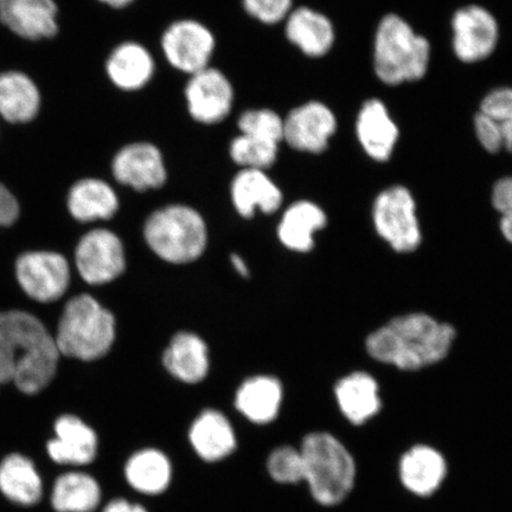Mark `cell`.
<instances>
[{"label":"cell","mask_w":512,"mask_h":512,"mask_svg":"<svg viewBox=\"0 0 512 512\" xmlns=\"http://www.w3.org/2000/svg\"><path fill=\"white\" fill-rule=\"evenodd\" d=\"M60 351L40 319L24 311L0 312V384L27 395L46 389L57 373Z\"/></svg>","instance_id":"obj_1"},{"label":"cell","mask_w":512,"mask_h":512,"mask_svg":"<svg viewBox=\"0 0 512 512\" xmlns=\"http://www.w3.org/2000/svg\"><path fill=\"white\" fill-rule=\"evenodd\" d=\"M457 330L426 312L394 317L366 339L376 362L403 371H419L444 361L456 342Z\"/></svg>","instance_id":"obj_2"},{"label":"cell","mask_w":512,"mask_h":512,"mask_svg":"<svg viewBox=\"0 0 512 512\" xmlns=\"http://www.w3.org/2000/svg\"><path fill=\"white\" fill-rule=\"evenodd\" d=\"M304 462V483L315 501L335 507L355 488L357 466L341 440L328 432L307 434L299 447Z\"/></svg>","instance_id":"obj_3"},{"label":"cell","mask_w":512,"mask_h":512,"mask_svg":"<svg viewBox=\"0 0 512 512\" xmlns=\"http://www.w3.org/2000/svg\"><path fill=\"white\" fill-rule=\"evenodd\" d=\"M431 46L398 15L382 18L376 30L374 69L383 83L398 86L418 81L430 66Z\"/></svg>","instance_id":"obj_4"},{"label":"cell","mask_w":512,"mask_h":512,"mask_svg":"<svg viewBox=\"0 0 512 512\" xmlns=\"http://www.w3.org/2000/svg\"><path fill=\"white\" fill-rule=\"evenodd\" d=\"M55 341L63 356L99 360L115 341V318L98 300L80 294L64 306Z\"/></svg>","instance_id":"obj_5"},{"label":"cell","mask_w":512,"mask_h":512,"mask_svg":"<svg viewBox=\"0 0 512 512\" xmlns=\"http://www.w3.org/2000/svg\"><path fill=\"white\" fill-rule=\"evenodd\" d=\"M144 236L151 251L170 264H189L207 247L206 222L194 208L171 204L145 222Z\"/></svg>","instance_id":"obj_6"},{"label":"cell","mask_w":512,"mask_h":512,"mask_svg":"<svg viewBox=\"0 0 512 512\" xmlns=\"http://www.w3.org/2000/svg\"><path fill=\"white\" fill-rule=\"evenodd\" d=\"M371 217L375 232L395 253L418 251L422 232L411 190L393 185L381 191L375 198Z\"/></svg>","instance_id":"obj_7"},{"label":"cell","mask_w":512,"mask_h":512,"mask_svg":"<svg viewBox=\"0 0 512 512\" xmlns=\"http://www.w3.org/2000/svg\"><path fill=\"white\" fill-rule=\"evenodd\" d=\"M160 43L170 66L189 75L209 67L216 48L213 31L195 19L170 24Z\"/></svg>","instance_id":"obj_8"},{"label":"cell","mask_w":512,"mask_h":512,"mask_svg":"<svg viewBox=\"0 0 512 512\" xmlns=\"http://www.w3.org/2000/svg\"><path fill=\"white\" fill-rule=\"evenodd\" d=\"M16 278L28 297L38 303L56 302L70 284V268L63 255L36 251L24 253L16 262Z\"/></svg>","instance_id":"obj_9"},{"label":"cell","mask_w":512,"mask_h":512,"mask_svg":"<svg viewBox=\"0 0 512 512\" xmlns=\"http://www.w3.org/2000/svg\"><path fill=\"white\" fill-rule=\"evenodd\" d=\"M75 264L86 283H111L119 278L126 268L123 242L111 230H91L82 236L76 247Z\"/></svg>","instance_id":"obj_10"},{"label":"cell","mask_w":512,"mask_h":512,"mask_svg":"<svg viewBox=\"0 0 512 512\" xmlns=\"http://www.w3.org/2000/svg\"><path fill=\"white\" fill-rule=\"evenodd\" d=\"M184 95L192 119L203 125L222 123L234 106L232 82L210 66L190 75Z\"/></svg>","instance_id":"obj_11"},{"label":"cell","mask_w":512,"mask_h":512,"mask_svg":"<svg viewBox=\"0 0 512 512\" xmlns=\"http://www.w3.org/2000/svg\"><path fill=\"white\" fill-rule=\"evenodd\" d=\"M453 50L460 61L476 63L494 53L499 27L494 15L479 5L459 9L452 19Z\"/></svg>","instance_id":"obj_12"},{"label":"cell","mask_w":512,"mask_h":512,"mask_svg":"<svg viewBox=\"0 0 512 512\" xmlns=\"http://www.w3.org/2000/svg\"><path fill=\"white\" fill-rule=\"evenodd\" d=\"M336 131V115L323 102H305L284 118V142L299 152L323 153Z\"/></svg>","instance_id":"obj_13"},{"label":"cell","mask_w":512,"mask_h":512,"mask_svg":"<svg viewBox=\"0 0 512 512\" xmlns=\"http://www.w3.org/2000/svg\"><path fill=\"white\" fill-rule=\"evenodd\" d=\"M112 172L120 184L142 192L162 188L168 179L162 151L147 142L121 147L113 158Z\"/></svg>","instance_id":"obj_14"},{"label":"cell","mask_w":512,"mask_h":512,"mask_svg":"<svg viewBox=\"0 0 512 512\" xmlns=\"http://www.w3.org/2000/svg\"><path fill=\"white\" fill-rule=\"evenodd\" d=\"M0 22L30 41L54 37L59 31L54 0H0Z\"/></svg>","instance_id":"obj_15"},{"label":"cell","mask_w":512,"mask_h":512,"mask_svg":"<svg viewBox=\"0 0 512 512\" xmlns=\"http://www.w3.org/2000/svg\"><path fill=\"white\" fill-rule=\"evenodd\" d=\"M446 477V458L433 446L414 445L400 458V482L403 488L415 496L434 495L444 484Z\"/></svg>","instance_id":"obj_16"},{"label":"cell","mask_w":512,"mask_h":512,"mask_svg":"<svg viewBox=\"0 0 512 512\" xmlns=\"http://www.w3.org/2000/svg\"><path fill=\"white\" fill-rule=\"evenodd\" d=\"M54 432L55 438L47 445L54 463L82 466L94 462L98 454V435L85 421L75 415H62L55 421Z\"/></svg>","instance_id":"obj_17"},{"label":"cell","mask_w":512,"mask_h":512,"mask_svg":"<svg viewBox=\"0 0 512 512\" xmlns=\"http://www.w3.org/2000/svg\"><path fill=\"white\" fill-rule=\"evenodd\" d=\"M334 392L339 411L352 425H366L381 412L380 384L367 371H352L343 376Z\"/></svg>","instance_id":"obj_18"},{"label":"cell","mask_w":512,"mask_h":512,"mask_svg":"<svg viewBox=\"0 0 512 512\" xmlns=\"http://www.w3.org/2000/svg\"><path fill=\"white\" fill-rule=\"evenodd\" d=\"M358 142L376 162H387L399 140V127L379 99L364 102L356 120Z\"/></svg>","instance_id":"obj_19"},{"label":"cell","mask_w":512,"mask_h":512,"mask_svg":"<svg viewBox=\"0 0 512 512\" xmlns=\"http://www.w3.org/2000/svg\"><path fill=\"white\" fill-rule=\"evenodd\" d=\"M230 195L236 211L252 219L256 210L273 214L283 204V192L266 171L241 169L233 179Z\"/></svg>","instance_id":"obj_20"},{"label":"cell","mask_w":512,"mask_h":512,"mask_svg":"<svg viewBox=\"0 0 512 512\" xmlns=\"http://www.w3.org/2000/svg\"><path fill=\"white\" fill-rule=\"evenodd\" d=\"M156 63L143 44L124 42L115 47L106 62V73L115 87L124 92H137L149 85Z\"/></svg>","instance_id":"obj_21"},{"label":"cell","mask_w":512,"mask_h":512,"mask_svg":"<svg viewBox=\"0 0 512 512\" xmlns=\"http://www.w3.org/2000/svg\"><path fill=\"white\" fill-rule=\"evenodd\" d=\"M285 34L294 47L309 57H323L335 43L334 24L320 12L306 6L293 9L285 19Z\"/></svg>","instance_id":"obj_22"},{"label":"cell","mask_w":512,"mask_h":512,"mask_svg":"<svg viewBox=\"0 0 512 512\" xmlns=\"http://www.w3.org/2000/svg\"><path fill=\"white\" fill-rule=\"evenodd\" d=\"M189 440L197 456L207 463L221 462L238 446L232 424L226 415L215 409H207L197 416L191 425Z\"/></svg>","instance_id":"obj_23"},{"label":"cell","mask_w":512,"mask_h":512,"mask_svg":"<svg viewBox=\"0 0 512 512\" xmlns=\"http://www.w3.org/2000/svg\"><path fill=\"white\" fill-rule=\"evenodd\" d=\"M328 224V216L318 204L298 201L291 204L281 217L279 240L292 252L307 253L315 247V235Z\"/></svg>","instance_id":"obj_24"},{"label":"cell","mask_w":512,"mask_h":512,"mask_svg":"<svg viewBox=\"0 0 512 512\" xmlns=\"http://www.w3.org/2000/svg\"><path fill=\"white\" fill-rule=\"evenodd\" d=\"M163 363L177 380L190 384L201 382L210 367L207 344L191 332H179L166 348Z\"/></svg>","instance_id":"obj_25"},{"label":"cell","mask_w":512,"mask_h":512,"mask_svg":"<svg viewBox=\"0 0 512 512\" xmlns=\"http://www.w3.org/2000/svg\"><path fill=\"white\" fill-rule=\"evenodd\" d=\"M283 395V386L275 377L254 376L241 384L235 406L249 421L266 425L277 419Z\"/></svg>","instance_id":"obj_26"},{"label":"cell","mask_w":512,"mask_h":512,"mask_svg":"<svg viewBox=\"0 0 512 512\" xmlns=\"http://www.w3.org/2000/svg\"><path fill=\"white\" fill-rule=\"evenodd\" d=\"M67 204L70 215L86 223L112 219L119 209V198L102 179L85 178L70 189Z\"/></svg>","instance_id":"obj_27"},{"label":"cell","mask_w":512,"mask_h":512,"mask_svg":"<svg viewBox=\"0 0 512 512\" xmlns=\"http://www.w3.org/2000/svg\"><path fill=\"white\" fill-rule=\"evenodd\" d=\"M41 94L30 76L21 72L0 74V117L11 124H25L40 112Z\"/></svg>","instance_id":"obj_28"},{"label":"cell","mask_w":512,"mask_h":512,"mask_svg":"<svg viewBox=\"0 0 512 512\" xmlns=\"http://www.w3.org/2000/svg\"><path fill=\"white\" fill-rule=\"evenodd\" d=\"M0 492L22 507L40 502L43 482L34 462L19 453L5 457L0 463Z\"/></svg>","instance_id":"obj_29"},{"label":"cell","mask_w":512,"mask_h":512,"mask_svg":"<svg viewBox=\"0 0 512 512\" xmlns=\"http://www.w3.org/2000/svg\"><path fill=\"white\" fill-rule=\"evenodd\" d=\"M125 478L133 490L156 496L168 490L172 480V464L157 448H144L133 453L125 465Z\"/></svg>","instance_id":"obj_30"},{"label":"cell","mask_w":512,"mask_h":512,"mask_svg":"<svg viewBox=\"0 0 512 512\" xmlns=\"http://www.w3.org/2000/svg\"><path fill=\"white\" fill-rule=\"evenodd\" d=\"M100 502L98 480L85 472L63 473L51 491V505L56 512H93Z\"/></svg>","instance_id":"obj_31"},{"label":"cell","mask_w":512,"mask_h":512,"mask_svg":"<svg viewBox=\"0 0 512 512\" xmlns=\"http://www.w3.org/2000/svg\"><path fill=\"white\" fill-rule=\"evenodd\" d=\"M278 155L279 144L246 134L240 133L229 145V156L241 169L266 171L277 162Z\"/></svg>","instance_id":"obj_32"},{"label":"cell","mask_w":512,"mask_h":512,"mask_svg":"<svg viewBox=\"0 0 512 512\" xmlns=\"http://www.w3.org/2000/svg\"><path fill=\"white\" fill-rule=\"evenodd\" d=\"M238 127L240 133L246 136L279 145L284 142V118L268 108H253L243 112Z\"/></svg>","instance_id":"obj_33"},{"label":"cell","mask_w":512,"mask_h":512,"mask_svg":"<svg viewBox=\"0 0 512 512\" xmlns=\"http://www.w3.org/2000/svg\"><path fill=\"white\" fill-rule=\"evenodd\" d=\"M479 112L497 126L504 150L512 153V88L501 87L491 91L480 104Z\"/></svg>","instance_id":"obj_34"},{"label":"cell","mask_w":512,"mask_h":512,"mask_svg":"<svg viewBox=\"0 0 512 512\" xmlns=\"http://www.w3.org/2000/svg\"><path fill=\"white\" fill-rule=\"evenodd\" d=\"M268 475L279 484L304 483V462L299 448L280 446L267 459Z\"/></svg>","instance_id":"obj_35"},{"label":"cell","mask_w":512,"mask_h":512,"mask_svg":"<svg viewBox=\"0 0 512 512\" xmlns=\"http://www.w3.org/2000/svg\"><path fill=\"white\" fill-rule=\"evenodd\" d=\"M491 202L499 215V232L512 245V176L496 182L492 188Z\"/></svg>","instance_id":"obj_36"},{"label":"cell","mask_w":512,"mask_h":512,"mask_svg":"<svg viewBox=\"0 0 512 512\" xmlns=\"http://www.w3.org/2000/svg\"><path fill=\"white\" fill-rule=\"evenodd\" d=\"M242 5L255 21L267 25L285 21L293 10V0H242Z\"/></svg>","instance_id":"obj_37"},{"label":"cell","mask_w":512,"mask_h":512,"mask_svg":"<svg viewBox=\"0 0 512 512\" xmlns=\"http://www.w3.org/2000/svg\"><path fill=\"white\" fill-rule=\"evenodd\" d=\"M475 131L478 142L490 153H498L504 149L503 139L497 126L485 114L479 112L475 117Z\"/></svg>","instance_id":"obj_38"},{"label":"cell","mask_w":512,"mask_h":512,"mask_svg":"<svg viewBox=\"0 0 512 512\" xmlns=\"http://www.w3.org/2000/svg\"><path fill=\"white\" fill-rule=\"evenodd\" d=\"M19 217V204L12 192L0 183V228L10 227Z\"/></svg>","instance_id":"obj_39"},{"label":"cell","mask_w":512,"mask_h":512,"mask_svg":"<svg viewBox=\"0 0 512 512\" xmlns=\"http://www.w3.org/2000/svg\"><path fill=\"white\" fill-rule=\"evenodd\" d=\"M102 512H149L143 505L127 501L125 498L113 499Z\"/></svg>","instance_id":"obj_40"},{"label":"cell","mask_w":512,"mask_h":512,"mask_svg":"<svg viewBox=\"0 0 512 512\" xmlns=\"http://www.w3.org/2000/svg\"><path fill=\"white\" fill-rule=\"evenodd\" d=\"M232 265L235 268V271L242 275V277H248V266L246 265V262L243 261L240 255H232Z\"/></svg>","instance_id":"obj_41"},{"label":"cell","mask_w":512,"mask_h":512,"mask_svg":"<svg viewBox=\"0 0 512 512\" xmlns=\"http://www.w3.org/2000/svg\"><path fill=\"white\" fill-rule=\"evenodd\" d=\"M100 3L106 4L113 9H124L131 5L134 0H99Z\"/></svg>","instance_id":"obj_42"}]
</instances>
